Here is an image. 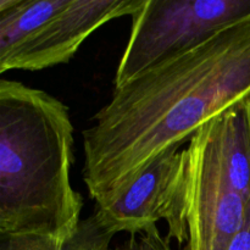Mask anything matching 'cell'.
Instances as JSON below:
<instances>
[{"mask_svg": "<svg viewBox=\"0 0 250 250\" xmlns=\"http://www.w3.org/2000/svg\"><path fill=\"white\" fill-rule=\"evenodd\" d=\"M250 100V19L114 88L83 131V181L95 207L210 120Z\"/></svg>", "mask_w": 250, "mask_h": 250, "instance_id": "1", "label": "cell"}, {"mask_svg": "<svg viewBox=\"0 0 250 250\" xmlns=\"http://www.w3.org/2000/svg\"><path fill=\"white\" fill-rule=\"evenodd\" d=\"M73 125L58 98L0 81V234H41L67 243L83 198L71 183Z\"/></svg>", "mask_w": 250, "mask_h": 250, "instance_id": "2", "label": "cell"}, {"mask_svg": "<svg viewBox=\"0 0 250 250\" xmlns=\"http://www.w3.org/2000/svg\"><path fill=\"white\" fill-rule=\"evenodd\" d=\"M187 250H229L250 205V100L190 138Z\"/></svg>", "mask_w": 250, "mask_h": 250, "instance_id": "3", "label": "cell"}, {"mask_svg": "<svg viewBox=\"0 0 250 250\" xmlns=\"http://www.w3.org/2000/svg\"><path fill=\"white\" fill-rule=\"evenodd\" d=\"M131 19L115 88L250 19V0H144Z\"/></svg>", "mask_w": 250, "mask_h": 250, "instance_id": "4", "label": "cell"}, {"mask_svg": "<svg viewBox=\"0 0 250 250\" xmlns=\"http://www.w3.org/2000/svg\"><path fill=\"white\" fill-rule=\"evenodd\" d=\"M188 150L172 148L150 164L116 199L95 207L93 215L114 236L154 231L164 220L168 227L166 237L188 244Z\"/></svg>", "mask_w": 250, "mask_h": 250, "instance_id": "5", "label": "cell"}, {"mask_svg": "<svg viewBox=\"0 0 250 250\" xmlns=\"http://www.w3.org/2000/svg\"><path fill=\"white\" fill-rule=\"evenodd\" d=\"M144 0H66L59 11L10 53L0 56V73L39 71L66 63L85 39L111 20L132 16Z\"/></svg>", "mask_w": 250, "mask_h": 250, "instance_id": "6", "label": "cell"}, {"mask_svg": "<svg viewBox=\"0 0 250 250\" xmlns=\"http://www.w3.org/2000/svg\"><path fill=\"white\" fill-rule=\"evenodd\" d=\"M66 0H0V56L26 41Z\"/></svg>", "mask_w": 250, "mask_h": 250, "instance_id": "7", "label": "cell"}, {"mask_svg": "<svg viewBox=\"0 0 250 250\" xmlns=\"http://www.w3.org/2000/svg\"><path fill=\"white\" fill-rule=\"evenodd\" d=\"M114 234L104 229L94 215L82 220L75 236L66 243L67 250H110Z\"/></svg>", "mask_w": 250, "mask_h": 250, "instance_id": "8", "label": "cell"}, {"mask_svg": "<svg viewBox=\"0 0 250 250\" xmlns=\"http://www.w3.org/2000/svg\"><path fill=\"white\" fill-rule=\"evenodd\" d=\"M0 250H67V246L41 234H0Z\"/></svg>", "mask_w": 250, "mask_h": 250, "instance_id": "9", "label": "cell"}, {"mask_svg": "<svg viewBox=\"0 0 250 250\" xmlns=\"http://www.w3.org/2000/svg\"><path fill=\"white\" fill-rule=\"evenodd\" d=\"M110 250H175L171 246V241L164 237L159 229L150 232L129 236L116 247Z\"/></svg>", "mask_w": 250, "mask_h": 250, "instance_id": "10", "label": "cell"}, {"mask_svg": "<svg viewBox=\"0 0 250 250\" xmlns=\"http://www.w3.org/2000/svg\"><path fill=\"white\" fill-rule=\"evenodd\" d=\"M229 250H250V205L243 227L234 237Z\"/></svg>", "mask_w": 250, "mask_h": 250, "instance_id": "11", "label": "cell"}]
</instances>
